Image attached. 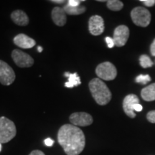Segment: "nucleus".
Segmentation results:
<instances>
[{"mask_svg":"<svg viewBox=\"0 0 155 155\" xmlns=\"http://www.w3.org/2000/svg\"><path fill=\"white\" fill-rule=\"evenodd\" d=\"M147 119L150 123L155 124V110L150 111L147 114Z\"/></svg>","mask_w":155,"mask_h":155,"instance_id":"21","label":"nucleus"},{"mask_svg":"<svg viewBox=\"0 0 155 155\" xmlns=\"http://www.w3.org/2000/svg\"><path fill=\"white\" fill-rule=\"evenodd\" d=\"M71 123L75 127H88L94 121L92 116L86 112H75L70 116Z\"/></svg>","mask_w":155,"mask_h":155,"instance_id":"8","label":"nucleus"},{"mask_svg":"<svg viewBox=\"0 0 155 155\" xmlns=\"http://www.w3.org/2000/svg\"><path fill=\"white\" fill-rule=\"evenodd\" d=\"M88 30L90 33L94 36L101 35L104 31V19L99 15H94L88 20Z\"/></svg>","mask_w":155,"mask_h":155,"instance_id":"10","label":"nucleus"},{"mask_svg":"<svg viewBox=\"0 0 155 155\" xmlns=\"http://www.w3.org/2000/svg\"><path fill=\"white\" fill-rule=\"evenodd\" d=\"M50 2L58 4V5H61V4L66 2V1H65V0H50Z\"/></svg>","mask_w":155,"mask_h":155,"instance_id":"29","label":"nucleus"},{"mask_svg":"<svg viewBox=\"0 0 155 155\" xmlns=\"http://www.w3.org/2000/svg\"><path fill=\"white\" fill-rule=\"evenodd\" d=\"M81 84V78L79 75H78L77 73H71L68 77V81L65 83V86L66 88H73L75 86H80Z\"/></svg>","mask_w":155,"mask_h":155,"instance_id":"17","label":"nucleus"},{"mask_svg":"<svg viewBox=\"0 0 155 155\" xmlns=\"http://www.w3.org/2000/svg\"><path fill=\"white\" fill-rule=\"evenodd\" d=\"M12 58L15 64L19 68H30L34 64L33 58L20 50H13L12 52Z\"/></svg>","mask_w":155,"mask_h":155,"instance_id":"7","label":"nucleus"},{"mask_svg":"<svg viewBox=\"0 0 155 155\" xmlns=\"http://www.w3.org/2000/svg\"><path fill=\"white\" fill-rule=\"evenodd\" d=\"M129 38V29L126 25H119L114 30L113 40L117 47H123Z\"/></svg>","mask_w":155,"mask_h":155,"instance_id":"9","label":"nucleus"},{"mask_svg":"<svg viewBox=\"0 0 155 155\" xmlns=\"http://www.w3.org/2000/svg\"><path fill=\"white\" fill-rule=\"evenodd\" d=\"M14 43L22 49H30L36 45L34 39L27 35L25 34H19L14 38Z\"/></svg>","mask_w":155,"mask_h":155,"instance_id":"12","label":"nucleus"},{"mask_svg":"<svg viewBox=\"0 0 155 155\" xmlns=\"http://www.w3.org/2000/svg\"><path fill=\"white\" fill-rule=\"evenodd\" d=\"M58 141L67 155H79L86 146L84 133L73 124H64L60 128Z\"/></svg>","mask_w":155,"mask_h":155,"instance_id":"1","label":"nucleus"},{"mask_svg":"<svg viewBox=\"0 0 155 155\" xmlns=\"http://www.w3.org/2000/svg\"><path fill=\"white\" fill-rule=\"evenodd\" d=\"M15 123L5 116L0 117V144L9 142L16 136Z\"/></svg>","mask_w":155,"mask_h":155,"instance_id":"3","label":"nucleus"},{"mask_svg":"<svg viewBox=\"0 0 155 155\" xmlns=\"http://www.w3.org/2000/svg\"><path fill=\"white\" fill-rule=\"evenodd\" d=\"M64 10L67 15H79L84 13L86 11V8L83 6H78V7H72L67 3L63 7Z\"/></svg>","mask_w":155,"mask_h":155,"instance_id":"16","label":"nucleus"},{"mask_svg":"<svg viewBox=\"0 0 155 155\" xmlns=\"http://www.w3.org/2000/svg\"><path fill=\"white\" fill-rule=\"evenodd\" d=\"M84 2V0H81V1L80 0H68V4L72 7H78L81 5V2Z\"/></svg>","mask_w":155,"mask_h":155,"instance_id":"22","label":"nucleus"},{"mask_svg":"<svg viewBox=\"0 0 155 155\" xmlns=\"http://www.w3.org/2000/svg\"><path fill=\"white\" fill-rule=\"evenodd\" d=\"M70 74H71V73H68V72H65V74H64V76L66 77V78H68Z\"/></svg>","mask_w":155,"mask_h":155,"instance_id":"31","label":"nucleus"},{"mask_svg":"<svg viewBox=\"0 0 155 155\" xmlns=\"http://www.w3.org/2000/svg\"><path fill=\"white\" fill-rule=\"evenodd\" d=\"M137 104H139V99L135 94L127 95L123 101V109L124 113L131 119H134L136 116L134 106Z\"/></svg>","mask_w":155,"mask_h":155,"instance_id":"11","label":"nucleus"},{"mask_svg":"<svg viewBox=\"0 0 155 155\" xmlns=\"http://www.w3.org/2000/svg\"><path fill=\"white\" fill-rule=\"evenodd\" d=\"M142 109H143V106H141L140 104H135V105L134 106V111L140 112L142 111Z\"/></svg>","mask_w":155,"mask_h":155,"instance_id":"26","label":"nucleus"},{"mask_svg":"<svg viewBox=\"0 0 155 155\" xmlns=\"http://www.w3.org/2000/svg\"><path fill=\"white\" fill-rule=\"evenodd\" d=\"M141 96L146 101H155V83L143 88L141 91Z\"/></svg>","mask_w":155,"mask_h":155,"instance_id":"15","label":"nucleus"},{"mask_svg":"<svg viewBox=\"0 0 155 155\" xmlns=\"http://www.w3.org/2000/svg\"><path fill=\"white\" fill-rule=\"evenodd\" d=\"M106 2L108 8L112 11H120L124 7L123 2L119 0H108Z\"/></svg>","mask_w":155,"mask_h":155,"instance_id":"18","label":"nucleus"},{"mask_svg":"<svg viewBox=\"0 0 155 155\" xmlns=\"http://www.w3.org/2000/svg\"><path fill=\"white\" fill-rule=\"evenodd\" d=\"M42 48L41 47V46H38V51L39 52V53H42Z\"/></svg>","mask_w":155,"mask_h":155,"instance_id":"30","label":"nucleus"},{"mask_svg":"<svg viewBox=\"0 0 155 155\" xmlns=\"http://www.w3.org/2000/svg\"><path fill=\"white\" fill-rule=\"evenodd\" d=\"M89 89L94 100L98 105L105 106L111 100V91L104 81L96 78L89 82Z\"/></svg>","mask_w":155,"mask_h":155,"instance_id":"2","label":"nucleus"},{"mask_svg":"<svg viewBox=\"0 0 155 155\" xmlns=\"http://www.w3.org/2000/svg\"><path fill=\"white\" fill-rule=\"evenodd\" d=\"M141 2H142L147 7H153L155 5V0H140Z\"/></svg>","mask_w":155,"mask_h":155,"instance_id":"23","label":"nucleus"},{"mask_svg":"<svg viewBox=\"0 0 155 155\" xmlns=\"http://www.w3.org/2000/svg\"><path fill=\"white\" fill-rule=\"evenodd\" d=\"M139 63L140 65L143 68H150L153 65V62L151 61L150 58L147 55H141L139 58Z\"/></svg>","mask_w":155,"mask_h":155,"instance_id":"19","label":"nucleus"},{"mask_svg":"<svg viewBox=\"0 0 155 155\" xmlns=\"http://www.w3.org/2000/svg\"><path fill=\"white\" fill-rule=\"evenodd\" d=\"M11 19L15 24L19 26H26L29 24V17L24 11L17 9L11 14Z\"/></svg>","mask_w":155,"mask_h":155,"instance_id":"14","label":"nucleus"},{"mask_svg":"<svg viewBox=\"0 0 155 155\" xmlns=\"http://www.w3.org/2000/svg\"><path fill=\"white\" fill-rule=\"evenodd\" d=\"M96 73L101 80L112 81L117 75V70L110 62H104L96 67Z\"/></svg>","mask_w":155,"mask_h":155,"instance_id":"5","label":"nucleus"},{"mask_svg":"<svg viewBox=\"0 0 155 155\" xmlns=\"http://www.w3.org/2000/svg\"><path fill=\"white\" fill-rule=\"evenodd\" d=\"M54 144V141L50 138H48L45 140V144L47 147H52Z\"/></svg>","mask_w":155,"mask_h":155,"instance_id":"25","label":"nucleus"},{"mask_svg":"<svg viewBox=\"0 0 155 155\" xmlns=\"http://www.w3.org/2000/svg\"><path fill=\"white\" fill-rule=\"evenodd\" d=\"M150 53L152 54V55L155 56V39L150 46Z\"/></svg>","mask_w":155,"mask_h":155,"instance_id":"27","label":"nucleus"},{"mask_svg":"<svg viewBox=\"0 0 155 155\" xmlns=\"http://www.w3.org/2000/svg\"><path fill=\"white\" fill-rule=\"evenodd\" d=\"M131 17L136 25L142 28H146L150 24L151 13L144 7H137L131 12Z\"/></svg>","mask_w":155,"mask_h":155,"instance_id":"4","label":"nucleus"},{"mask_svg":"<svg viewBox=\"0 0 155 155\" xmlns=\"http://www.w3.org/2000/svg\"><path fill=\"white\" fill-rule=\"evenodd\" d=\"M66 12H65L63 8L59 7H54L51 12L52 19L57 26L63 27L66 24Z\"/></svg>","mask_w":155,"mask_h":155,"instance_id":"13","label":"nucleus"},{"mask_svg":"<svg viewBox=\"0 0 155 155\" xmlns=\"http://www.w3.org/2000/svg\"><path fill=\"white\" fill-rule=\"evenodd\" d=\"M105 40H106V43H107V45L108 48H114V46L115 45V44H114V41L113 38H110V37H106Z\"/></svg>","mask_w":155,"mask_h":155,"instance_id":"24","label":"nucleus"},{"mask_svg":"<svg viewBox=\"0 0 155 155\" xmlns=\"http://www.w3.org/2000/svg\"><path fill=\"white\" fill-rule=\"evenodd\" d=\"M29 155H45L42 151L40 150H33L32 152H30Z\"/></svg>","mask_w":155,"mask_h":155,"instance_id":"28","label":"nucleus"},{"mask_svg":"<svg viewBox=\"0 0 155 155\" xmlns=\"http://www.w3.org/2000/svg\"><path fill=\"white\" fill-rule=\"evenodd\" d=\"M16 75L12 68L6 62L0 60V83L3 86H10L14 82Z\"/></svg>","mask_w":155,"mask_h":155,"instance_id":"6","label":"nucleus"},{"mask_svg":"<svg viewBox=\"0 0 155 155\" xmlns=\"http://www.w3.org/2000/svg\"><path fill=\"white\" fill-rule=\"evenodd\" d=\"M1 150H2V145L0 144V151H1Z\"/></svg>","mask_w":155,"mask_h":155,"instance_id":"32","label":"nucleus"},{"mask_svg":"<svg viewBox=\"0 0 155 155\" xmlns=\"http://www.w3.org/2000/svg\"><path fill=\"white\" fill-rule=\"evenodd\" d=\"M136 82L138 83H141V84L145 85L147 83L151 81V78L149 75H139L136 78Z\"/></svg>","mask_w":155,"mask_h":155,"instance_id":"20","label":"nucleus"}]
</instances>
